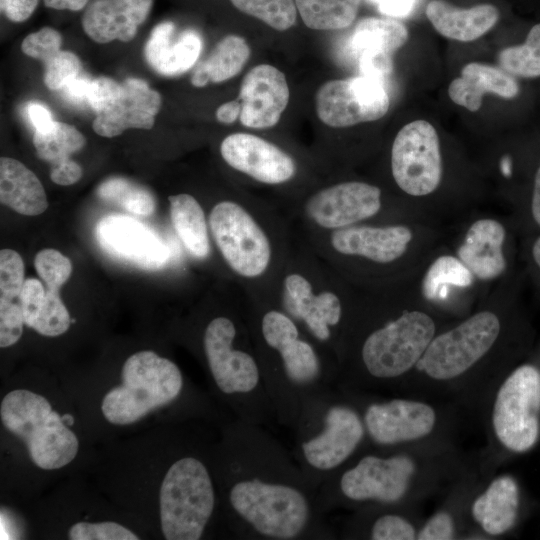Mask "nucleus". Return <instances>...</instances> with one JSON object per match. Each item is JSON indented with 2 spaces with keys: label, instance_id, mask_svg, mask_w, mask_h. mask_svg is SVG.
Returning <instances> with one entry per match:
<instances>
[{
  "label": "nucleus",
  "instance_id": "1",
  "mask_svg": "<svg viewBox=\"0 0 540 540\" xmlns=\"http://www.w3.org/2000/svg\"><path fill=\"white\" fill-rule=\"evenodd\" d=\"M519 286V278L504 284L476 310L445 326L397 395L483 410L494 387L535 345Z\"/></svg>",
  "mask_w": 540,
  "mask_h": 540
},
{
  "label": "nucleus",
  "instance_id": "2",
  "mask_svg": "<svg viewBox=\"0 0 540 540\" xmlns=\"http://www.w3.org/2000/svg\"><path fill=\"white\" fill-rule=\"evenodd\" d=\"M224 502L232 531L249 540L331 539L317 492L269 428L235 419L223 446Z\"/></svg>",
  "mask_w": 540,
  "mask_h": 540
},
{
  "label": "nucleus",
  "instance_id": "3",
  "mask_svg": "<svg viewBox=\"0 0 540 540\" xmlns=\"http://www.w3.org/2000/svg\"><path fill=\"white\" fill-rule=\"evenodd\" d=\"M458 318L425 302L413 281L362 290L336 387L362 395H397L434 337Z\"/></svg>",
  "mask_w": 540,
  "mask_h": 540
},
{
  "label": "nucleus",
  "instance_id": "4",
  "mask_svg": "<svg viewBox=\"0 0 540 540\" xmlns=\"http://www.w3.org/2000/svg\"><path fill=\"white\" fill-rule=\"evenodd\" d=\"M476 471L451 444L383 451L366 447L318 490L321 511L398 507L452 490Z\"/></svg>",
  "mask_w": 540,
  "mask_h": 540
},
{
  "label": "nucleus",
  "instance_id": "5",
  "mask_svg": "<svg viewBox=\"0 0 540 540\" xmlns=\"http://www.w3.org/2000/svg\"><path fill=\"white\" fill-rule=\"evenodd\" d=\"M245 302L277 424L293 430L307 403L336 387L338 364L270 298L245 296Z\"/></svg>",
  "mask_w": 540,
  "mask_h": 540
},
{
  "label": "nucleus",
  "instance_id": "6",
  "mask_svg": "<svg viewBox=\"0 0 540 540\" xmlns=\"http://www.w3.org/2000/svg\"><path fill=\"white\" fill-rule=\"evenodd\" d=\"M355 287L364 291L413 281L436 252L430 220L364 223L325 234L298 235Z\"/></svg>",
  "mask_w": 540,
  "mask_h": 540
},
{
  "label": "nucleus",
  "instance_id": "7",
  "mask_svg": "<svg viewBox=\"0 0 540 540\" xmlns=\"http://www.w3.org/2000/svg\"><path fill=\"white\" fill-rule=\"evenodd\" d=\"M210 237L222 263L246 297L268 296L294 243L287 215L272 203L231 196L211 204Z\"/></svg>",
  "mask_w": 540,
  "mask_h": 540
},
{
  "label": "nucleus",
  "instance_id": "8",
  "mask_svg": "<svg viewBox=\"0 0 540 540\" xmlns=\"http://www.w3.org/2000/svg\"><path fill=\"white\" fill-rule=\"evenodd\" d=\"M361 291L294 233L268 294L338 364Z\"/></svg>",
  "mask_w": 540,
  "mask_h": 540
},
{
  "label": "nucleus",
  "instance_id": "9",
  "mask_svg": "<svg viewBox=\"0 0 540 540\" xmlns=\"http://www.w3.org/2000/svg\"><path fill=\"white\" fill-rule=\"evenodd\" d=\"M201 350L211 380L235 419L266 428L277 425L247 320L245 296L207 320Z\"/></svg>",
  "mask_w": 540,
  "mask_h": 540
},
{
  "label": "nucleus",
  "instance_id": "10",
  "mask_svg": "<svg viewBox=\"0 0 540 540\" xmlns=\"http://www.w3.org/2000/svg\"><path fill=\"white\" fill-rule=\"evenodd\" d=\"M292 431L293 456L316 492L368 447L363 417L356 400L337 387L309 401Z\"/></svg>",
  "mask_w": 540,
  "mask_h": 540
},
{
  "label": "nucleus",
  "instance_id": "11",
  "mask_svg": "<svg viewBox=\"0 0 540 540\" xmlns=\"http://www.w3.org/2000/svg\"><path fill=\"white\" fill-rule=\"evenodd\" d=\"M483 410L489 438L501 460L540 446V341L502 377Z\"/></svg>",
  "mask_w": 540,
  "mask_h": 540
},
{
  "label": "nucleus",
  "instance_id": "12",
  "mask_svg": "<svg viewBox=\"0 0 540 540\" xmlns=\"http://www.w3.org/2000/svg\"><path fill=\"white\" fill-rule=\"evenodd\" d=\"M284 212L298 235L403 218L426 219L389 200L379 185L357 179L312 188Z\"/></svg>",
  "mask_w": 540,
  "mask_h": 540
},
{
  "label": "nucleus",
  "instance_id": "13",
  "mask_svg": "<svg viewBox=\"0 0 540 540\" xmlns=\"http://www.w3.org/2000/svg\"><path fill=\"white\" fill-rule=\"evenodd\" d=\"M348 393L361 410L369 447L389 451L450 444L447 433L459 407L413 396Z\"/></svg>",
  "mask_w": 540,
  "mask_h": 540
},
{
  "label": "nucleus",
  "instance_id": "14",
  "mask_svg": "<svg viewBox=\"0 0 540 540\" xmlns=\"http://www.w3.org/2000/svg\"><path fill=\"white\" fill-rule=\"evenodd\" d=\"M183 386V375L175 362L151 350L138 351L125 361L120 385L104 395L101 412L112 424H131L172 403Z\"/></svg>",
  "mask_w": 540,
  "mask_h": 540
},
{
  "label": "nucleus",
  "instance_id": "15",
  "mask_svg": "<svg viewBox=\"0 0 540 540\" xmlns=\"http://www.w3.org/2000/svg\"><path fill=\"white\" fill-rule=\"evenodd\" d=\"M215 506V486L205 461L184 455L171 463L159 492L160 524L165 539H201Z\"/></svg>",
  "mask_w": 540,
  "mask_h": 540
},
{
  "label": "nucleus",
  "instance_id": "16",
  "mask_svg": "<svg viewBox=\"0 0 540 540\" xmlns=\"http://www.w3.org/2000/svg\"><path fill=\"white\" fill-rule=\"evenodd\" d=\"M3 426L22 439L32 462L43 470L71 463L79 449L78 438L50 402L27 389L8 392L0 405Z\"/></svg>",
  "mask_w": 540,
  "mask_h": 540
},
{
  "label": "nucleus",
  "instance_id": "17",
  "mask_svg": "<svg viewBox=\"0 0 540 540\" xmlns=\"http://www.w3.org/2000/svg\"><path fill=\"white\" fill-rule=\"evenodd\" d=\"M88 103L96 114L94 131L111 138L130 128L151 129L161 96L142 79L127 78L119 83L100 76L92 79Z\"/></svg>",
  "mask_w": 540,
  "mask_h": 540
},
{
  "label": "nucleus",
  "instance_id": "18",
  "mask_svg": "<svg viewBox=\"0 0 540 540\" xmlns=\"http://www.w3.org/2000/svg\"><path fill=\"white\" fill-rule=\"evenodd\" d=\"M390 173L399 191L410 198H427L439 189L443 160L431 123L416 120L398 131L390 149Z\"/></svg>",
  "mask_w": 540,
  "mask_h": 540
},
{
  "label": "nucleus",
  "instance_id": "19",
  "mask_svg": "<svg viewBox=\"0 0 540 540\" xmlns=\"http://www.w3.org/2000/svg\"><path fill=\"white\" fill-rule=\"evenodd\" d=\"M389 106L385 82L364 75L327 81L315 96L318 118L332 128L378 120Z\"/></svg>",
  "mask_w": 540,
  "mask_h": 540
},
{
  "label": "nucleus",
  "instance_id": "20",
  "mask_svg": "<svg viewBox=\"0 0 540 540\" xmlns=\"http://www.w3.org/2000/svg\"><path fill=\"white\" fill-rule=\"evenodd\" d=\"M225 164L253 183L268 188H286L300 175L296 156L276 143L250 133H233L220 143Z\"/></svg>",
  "mask_w": 540,
  "mask_h": 540
},
{
  "label": "nucleus",
  "instance_id": "21",
  "mask_svg": "<svg viewBox=\"0 0 540 540\" xmlns=\"http://www.w3.org/2000/svg\"><path fill=\"white\" fill-rule=\"evenodd\" d=\"M101 248L111 256L145 270H159L171 259V250L147 225L120 214L103 217L96 226Z\"/></svg>",
  "mask_w": 540,
  "mask_h": 540
},
{
  "label": "nucleus",
  "instance_id": "22",
  "mask_svg": "<svg viewBox=\"0 0 540 540\" xmlns=\"http://www.w3.org/2000/svg\"><path fill=\"white\" fill-rule=\"evenodd\" d=\"M530 506L519 480L511 474H500L473 492L468 513L483 535L499 537L516 529L527 517Z\"/></svg>",
  "mask_w": 540,
  "mask_h": 540
},
{
  "label": "nucleus",
  "instance_id": "23",
  "mask_svg": "<svg viewBox=\"0 0 540 540\" xmlns=\"http://www.w3.org/2000/svg\"><path fill=\"white\" fill-rule=\"evenodd\" d=\"M510 239L503 222L492 217H480L464 231L455 255L477 281H495L504 278L511 269Z\"/></svg>",
  "mask_w": 540,
  "mask_h": 540
},
{
  "label": "nucleus",
  "instance_id": "24",
  "mask_svg": "<svg viewBox=\"0 0 540 540\" xmlns=\"http://www.w3.org/2000/svg\"><path fill=\"white\" fill-rule=\"evenodd\" d=\"M290 98L285 75L276 67L260 64L244 76L240 91V122L251 129H267L278 123Z\"/></svg>",
  "mask_w": 540,
  "mask_h": 540
},
{
  "label": "nucleus",
  "instance_id": "25",
  "mask_svg": "<svg viewBox=\"0 0 540 540\" xmlns=\"http://www.w3.org/2000/svg\"><path fill=\"white\" fill-rule=\"evenodd\" d=\"M152 6L153 0H92L83 13L82 28L97 43L128 42Z\"/></svg>",
  "mask_w": 540,
  "mask_h": 540
},
{
  "label": "nucleus",
  "instance_id": "26",
  "mask_svg": "<svg viewBox=\"0 0 540 540\" xmlns=\"http://www.w3.org/2000/svg\"><path fill=\"white\" fill-rule=\"evenodd\" d=\"M476 282L472 272L455 254L443 253L432 256L413 285L425 302L455 316L451 307L459 303Z\"/></svg>",
  "mask_w": 540,
  "mask_h": 540
},
{
  "label": "nucleus",
  "instance_id": "27",
  "mask_svg": "<svg viewBox=\"0 0 540 540\" xmlns=\"http://www.w3.org/2000/svg\"><path fill=\"white\" fill-rule=\"evenodd\" d=\"M175 25L167 21L155 26L145 46L148 64L159 74L177 76L188 71L202 50V39L193 30L174 37Z\"/></svg>",
  "mask_w": 540,
  "mask_h": 540
},
{
  "label": "nucleus",
  "instance_id": "28",
  "mask_svg": "<svg viewBox=\"0 0 540 540\" xmlns=\"http://www.w3.org/2000/svg\"><path fill=\"white\" fill-rule=\"evenodd\" d=\"M485 93L511 99L518 95L519 86L506 71L471 62L462 68L461 76L455 78L448 87L451 100L471 112L480 109Z\"/></svg>",
  "mask_w": 540,
  "mask_h": 540
},
{
  "label": "nucleus",
  "instance_id": "29",
  "mask_svg": "<svg viewBox=\"0 0 540 540\" xmlns=\"http://www.w3.org/2000/svg\"><path fill=\"white\" fill-rule=\"evenodd\" d=\"M426 16L442 36L469 42L478 39L498 21L499 11L490 4L459 8L444 0H431Z\"/></svg>",
  "mask_w": 540,
  "mask_h": 540
},
{
  "label": "nucleus",
  "instance_id": "30",
  "mask_svg": "<svg viewBox=\"0 0 540 540\" xmlns=\"http://www.w3.org/2000/svg\"><path fill=\"white\" fill-rule=\"evenodd\" d=\"M168 200L171 223L183 248L194 260L206 261L213 250L207 212L189 193L171 195Z\"/></svg>",
  "mask_w": 540,
  "mask_h": 540
},
{
  "label": "nucleus",
  "instance_id": "31",
  "mask_svg": "<svg viewBox=\"0 0 540 540\" xmlns=\"http://www.w3.org/2000/svg\"><path fill=\"white\" fill-rule=\"evenodd\" d=\"M0 201L26 216L42 214L48 207L44 187L38 177L20 161L0 159Z\"/></svg>",
  "mask_w": 540,
  "mask_h": 540
},
{
  "label": "nucleus",
  "instance_id": "32",
  "mask_svg": "<svg viewBox=\"0 0 540 540\" xmlns=\"http://www.w3.org/2000/svg\"><path fill=\"white\" fill-rule=\"evenodd\" d=\"M402 509L382 507L357 510L345 529V535L370 540H416L419 527Z\"/></svg>",
  "mask_w": 540,
  "mask_h": 540
},
{
  "label": "nucleus",
  "instance_id": "33",
  "mask_svg": "<svg viewBox=\"0 0 540 540\" xmlns=\"http://www.w3.org/2000/svg\"><path fill=\"white\" fill-rule=\"evenodd\" d=\"M408 40V30L401 22L378 17L361 19L348 40V48L355 58L366 52L393 53Z\"/></svg>",
  "mask_w": 540,
  "mask_h": 540
},
{
  "label": "nucleus",
  "instance_id": "34",
  "mask_svg": "<svg viewBox=\"0 0 540 540\" xmlns=\"http://www.w3.org/2000/svg\"><path fill=\"white\" fill-rule=\"evenodd\" d=\"M304 24L314 30H339L357 16L360 0H294Z\"/></svg>",
  "mask_w": 540,
  "mask_h": 540
},
{
  "label": "nucleus",
  "instance_id": "35",
  "mask_svg": "<svg viewBox=\"0 0 540 540\" xmlns=\"http://www.w3.org/2000/svg\"><path fill=\"white\" fill-rule=\"evenodd\" d=\"M251 49L244 38L227 35L214 47L206 60L199 64L210 82L220 83L236 76L245 66Z\"/></svg>",
  "mask_w": 540,
  "mask_h": 540
},
{
  "label": "nucleus",
  "instance_id": "36",
  "mask_svg": "<svg viewBox=\"0 0 540 540\" xmlns=\"http://www.w3.org/2000/svg\"><path fill=\"white\" fill-rule=\"evenodd\" d=\"M86 144L85 137L74 126L55 121L44 132L35 131L33 145L39 158L51 165L70 158Z\"/></svg>",
  "mask_w": 540,
  "mask_h": 540
},
{
  "label": "nucleus",
  "instance_id": "37",
  "mask_svg": "<svg viewBox=\"0 0 540 540\" xmlns=\"http://www.w3.org/2000/svg\"><path fill=\"white\" fill-rule=\"evenodd\" d=\"M97 194L101 199L138 216H149L155 211L156 201L150 190L125 178L105 180L99 185Z\"/></svg>",
  "mask_w": 540,
  "mask_h": 540
},
{
  "label": "nucleus",
  "instance_id": "38",
  "mask_svg": "<svg viewBox=\"0 0 540 540\" xmlns=\"http://www.w3.org/2000/svg\"><path fill=\"white\" fill-rule=\"evenodd\" d=\"M499 62L509 74L535 78L540 76V24L529 31L526 41L519 46L505 48L499 53Z\"/></svg>",
  "mask_w": 540,
  "mask_h": 540
},
{
  "label": "nucleus",
  "instance_id": "39",
  "mask_svg": "<svg viewBox=\"0 0 540 540\" xmlns=\"http://www.w3.org/2000/svg\"><path fill=\"white\" fill-rule=\"evenodd\" d=\"M241 12L258 18L277 31L291 28L297 18L293 0H231Z\"/></svg>",
  "mask_w": 540,
  "mask_h": 540
},
{
  "label": "nucleus",
  "instance_id": "40",
  "mask_svg": "<svg viewBox=\"0 0 540 540\" xmlns=\"http://www.w3.org/2000/svg\"><path fill=\"white\" fill-rule=\"evenodd\" d=\"M457 488L453 490L451 504L443 505L419 526L416 540H452L460 536L463 513H458L461 507L455 509Z\"/></svg>",
  "mask_w": 540,
  "mask_h": 540
},
{
  "label": "nucleus",
  "instance_id": "41",
  "mask_svg": "<svg viewBox=\"0 0 540 540\" xmlns=\"http://www.w3.org/2000/svg\"><path fill=\"white\" fill-rule=\"evenodd\" d=\"M34 268L45 287L57 291L66 283L72 272L70 259L52 248H45L36 253Z\"/></svg>",
  "mask_w": 540,
  "mask_h": 540
},
{
  "label": "nucleus",
  "instance_id": "42",
  "mask_svg": "<svg viewBox=\"0 0 540 540\" xmlns=\"http://www.w3.org/2000/svg\"><path fill=\"white\" fill-rule=\"evenodd\" d=\"M22 257L12 249L0 251V298L18 299L25 282Z\"/></svg>",
  "mask_w": 540,
  "mask_h": 540
},
{
  "label": "nucleus",
  "instance_id": "43",
  "mask_svg": "<svg viewBox=\"0 0 540 540\" xmlns=\"http://www.w3.org/2000/svg\"><path fill=\"white\" fill-rule=\"evenodd\" d=\"M44 67V84L56 91L80 74L81 61L73 52L60 50L44 62Z\"/></svg>",
  "mask_w": 540,
  "mask_h": 540
},
{
  "label": "nucleus",
  "instance_id": "44",
  "mask_svg": "<svg viewBox=\"0 0 540 540\" xmlns=\"http://www.w3.org/2000/svg\"><path fill=\"white\" fill-rule=\"evenodd\" d=\"M70 540H137L139 537L125 526L112 522H77L68 531Z\"/></svg>",
  "mask_w": 540,
  "mask_h": 540
},
{
  "label": "nucleus",
  "instance_id": "45",
  "mask_svg": "<svg viewBox=\"0 0 540 540\" xmlns=\"http://www.w3.org/2000/svg\"><path fill=\"white\" fill-rule=\"evenodd\" d=\"M62 44L61 34L51 27L27 35L21 44L24 54L41 60L43 63L59 52Z\"/></svg>",
  "mask_w": 540,
  "mask_h": 540
},
{
  "label": "nucleus",
  "instance_id": "46",
  "mask_svg": "<svg viewBox=\"0 0 540 540\" xmlns=\"http://www.w3.org/2000/svg\"><path fill=\"white\" fill-rule=\"evenodd\" d=\"M44 286L36 278H27L18 298L24 324L33 330L36 327L45 304L46 287Z\"/></svg>",
  "mask_w": 540,
  "mask_h": 540
},
{
  "label": "nucleus",
  "instance_id": "47",
  "mask_svg": "<svg viewBox=\"0 0 540 540\" xmlns=\"http://www.w3.org/2000/svg\"><path fill=\"white\" fill-rule=\"evenodd\" d=\"M19 302L0 298V346L14 345L22 336L24 326Z\"/></svg>",
  "mask_w": 540,
  "mask_h": 540
},
{
  "label": "nucleus",
  "instance_id": "48",
  "mask_svg": "<svg viewBox=\"0 0 540 540\" xmlns=\"http://www.w3.org/2000/svg\"><path fill=\"white\" fill-rule=\"evenodd\" d=\"M515 224L525 236L540 232V165L533 177V184L528 200L515 215Z\"/></svg>",
  "mask_w": 540,
  "mask_h": 540
},
{
  "label": "nucleus",
  "instance_id": "49",
  "mask_svg": "<svg viewBox=\"0 0 540 540\" xmlns=\"http://www.w3.org/2000/svg\"><path fill=\"white\" fill-rule=\"evenodd\" d=\"M360 75L373 77L385 82L392 73V54L388 52H366L357 58Z\"/></svg>",
  "mask_w": 540,
  "mask_h": 540
},
{
  "label": "nucleus",
  "instance_id": "50",
  "mask_svg": "<svg viewBox=\"0 0 540 540\" xmlns=\"http://www.w3.org/2000/svg\"><path fill=\"white\" fill-rule=\"evenodd\" d=\"M524 258L527 273L540 297V232L525 237Z\"/></svg>",
  "mask_w": 540,
  "mask_h": 540
},
{
  "label": "nucleus",
  "instance_id": "51",
  "mask_svg": "<svg viewBox=\"0 0 540 540\" xmlns=\"http://www.w3.org/2000/svg\"><path fill=\"white\" fill-rule=\"evenodd\" d=\"M92 79L84 75H78L64 85L60 91L64 99L74 105H88Z\"/></svg>",
  "mask_w": 540,
  "mask_h": 540
},
{
  "label": "nucleus",
  "instance_id": "52",
  "mask_svg": "<svg viewBox=\"0 0 540 540\" xmlns=\"http://www.w3.org/2000/svg\"><path fill=\"white\" fill-rule=\"evenodd\" d=\"M82 177V168L71 158L51 165L50 178L58 185L68 186Z\"/></svg>",
  "mask_w": 540,
  "mask_h": 540
},
{
  "label": "nucleus",
  "instance_id": "53",
  "mask_svg": "<svg viewBox=\"0 0 540 540\" xmlns=\"http://www.w3.org/2000/svg\"><path fill=\"white\" fill-rule=\"evenodd\" d=\"M39 0H0L1 12L12 22H23L35 11Z\"/></svg>",
  "mask_w": 540,
  "mask_h": 540
},
{
  "label": "nucleus",
  "instance_id": "54",
  "mask_svg": "<svg viewBox=\"0 0 540 540\" xmlns=\"http://www.w3.org/2000/svg\"><path fill=\"white\" fill-rule=\"evenodd\" d=\"M26 114L35 131L38 132H44L50 129L55 122L50 110L38 102L28 103Z\"/></svg>",
  "mask_w": 540,
  "mask_h": 540
},
{
  "label": "nucleus",
  "instance_id": "55",
  "mask_svg": "<svg viewBox=\"0 0 540 540\" xmlns=\"http://www.w3.org/2000/svg\"><path fill=\"white\" fill-rule=\"evenodd\" d=\"M416 0H379L380 12L390 17H405L411 13Z\"/></svg>",
  "mask_w": 540,
  "mask_h": 540
},
{
  "label": "nucleus",
  "instance_id": "56",
  "mask_svg": "<svg viewBox=\"0 0 540 540\" xmlns=\"http://www.w3.org/2000/svg\"><path fill=\"white\" fill-rule=\"evenodd\" d=\"M241 113V103L239 99L225 102L218 107L216 111V118L220 123L223 124H232Z\"/></svg>",
  "mask_w": 540,
  "mask_h": 540
},
{
  "label": "nucleus",
  "instance_id": "57",
  "mask_svg": "<svg viewBox=\"0 0 540 540\" xmlns=\"http://www.w3.org/2000/svg\"><path fill=\"white\" fill-rule=\"evenodd\" d=\"M89 0H44V5L56 10L79 11L88 5Z\"/></svg>",
  "mask_w": 540,
  "mask_h": 540
},
{
  "label": "nucleus",
  "instance_id": "58",
  "mask_svg": "<svg viewBox=\"0 0 540 540\" xmlns=\"http://www.w3.org/2000/svg\"><path fill=\"white\" fill-rule=\"evenodd\" d=\"M500 172L504 177H511L512 175V159L510 156L505 155L501 158L500 164H499Z\"/></svg>",
  "mask_w": 540,
  "mask_h": 540
},
{
  "label": "nucleus",
  "instance_id": "59",
  "mask_svg": "<svg viewBox=\"0 0 540 540\" xmlns=\"http://www.w3.org/2000/svg\"><path fill=\"white\" fill-rule=\"evenodd\" d=\"M371 1H373V2H376V3H377V2L379 1V0H371Z\"/></svg>",
  "mask_w": 540,
  "mask_h": 540
}]
</instances>
